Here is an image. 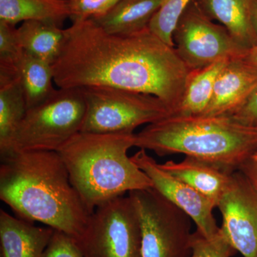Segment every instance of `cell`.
Here are the masks:
<instances>
[{
    "instance_id": "cell-1",
    "label": "cell",
    "mask_w": 257,
    "mask_h": 257,
    "mask_svg": "<svg viewBox=\"0 0 257 257\" xmlns=\"http://www.w3.org/2000/svg\"><path fill=\"white\" fill-rule=\"evenodd\" d=\"M60 88L102 86L157 96L177 107L192 72L175 47L147 28L130 35L104 31L92 19L66 29V40L52 64Z\"/></svg>"
},
{
    "instance_id": "cell-2",
    "label": "cell",
    "mask_w": 257,
    "mask_h": 257,
    "mask_svg": "<svg viewBox=\"0 0 257 257\" xmlns=\"http://www.w3.org/2000/svg\"><path fill=\"white\" fill-rule=\"evenodd\" d=\"M0 199L18 217L63 231L79 242L92 215L57 152H16L1 157Z\"/></svg>"
},
{
    "instance_id": "cell-3",
    "label": "cell",
    "mask_w": 257,
    "mask_h": 257,
    "mask_svg": "<svg viewBox=\"0 0 257 257\" xmlns=\"http://www.w3.org/2000/svg\"><path fill=\"white\" fill-rule=\"evenodd\" d=\"M135 147L160 157L182 154L232 173L257 152V126L228 116H170L135 134Z\"/></svg>"
},
{
    "instance_id": "cell-4",
    "label": "cell",
    "mask_w": 257,
    "mask_h": 257,
    "mask_svg": "<svg viewBox=\"0 0 257 257\" xmlns=\"http://www.w3.org/2000/svg\"><path fill=\"white\" fill-rule=\"evenodd\" d=\"M135 133L76 134L59 149L71 182L91 213L126 192L152 188L151 179L127 152Z\"/></svg>"
},
{
    "instance_id": "cell-5",
    "label": "cell",
    "mask_w": 257,
    "mask_h": 257,
    "mask_svg": "<svg viewBox=\"0 0 257 257\" xmlns=\"http://www.w3.org/2000/svg\"><path fill=\"white\" fill-rule=\"evenodd\" d=\"M86 102L80 88H60L30 108L1 157L16 152H57L82 128Z\"/></svg>"
},
{
    "instance_id": "cell-6",
    "label": "cell",
    "mask_w": 257,
    "mask_h": 257,
    "mask_svg": "<svg viewBox=\"0 0 257 257\" xmlns=\"http://www.w3.org/2000/svg\"><path fill=\"white\" fill-rule=\"evenodd\" d=\"M80 89L86 102L82 133H134L141 125L172 115L165 103L151 94L102 86Z\"/></svg>"
},
{
    "instance_id": "cell-7",
    "label": "cell",
    "mask_w": 257,
    "mask_h": 257,
    "mask_svg": "<svg viewBox=\"0 0 257 257\" xmlns=\"http://www.w3.org/2000/svg\"><path fill=\"white\" fill-rule=\"evenodd\" d=\"M142 229V257H192V219L152 188L133 191Z\"/></svg>"
},
{
    "instance_id": "cell-8",
    "label": "cell",
    "mask_w": 257,
    "mask_h": 257,
    "mask_svg": "<svg viewBox=\"0 0 257 257\" xmlns=\"http://www.w3.org/2000/svg\"><path fill=\"white\" fill-rule=\"evenodd\" d=\"M87 257H142V229L130 196L96 208L80 241Z\"/></svg>"
},
{
    "instance_id": "cell-9",
    "label": "cell",
    "mask_w": 257,
    "mask_h": 257,
    "mask_svg": "<svg viewBox=\"0 0 257 257\" xmlns=\"http://www.w3.org/2000/svg\"><path fill=\"white\" fill-rule=\"evenodd\" d=\"M172 37L176 51L191 70L245 57L248 50L235 41L224 26L213 23L195 0L181 16Z\"/></svg>"
},
{
    "instance_id": "cell-10",
    "label": "cell",
    "mask_w": 257,
    "mask_h": 257,
    "mask_svg": "<svg viewBox=\"0 0 257 257\" xmlns=\"http://www.w3.org/2000/svg\"><path fill=\"white\" fill-rule=\"evenodd\" d=\"M222 216L221 231L243 257H257V192L237 170L217 207Z\"/></svg>"
},
{
    "instance_id": "cell-11",
    "label": "cell",
    "mask_w": 257,
    "mask_h": 257,
    "mask_svg": "<svg viewBox=\"0 0 257 257\" xmlns=\"http://www.w3.org/2000/svg\"><path fill=\"white\" fill-rule=\"evenodd\" d=\"M131 159L151 179L157 192L188 214L198 231L207 238L217 234L220 227L213 214L216 207L209 199L164 170L147 150L140 149Z\"/></svg>"
},
{
    "instance_id": "cell-12",
    "label": "cell",
    "mask_w": 257,
    "mask_h": 257,
    "mask_svg": "<svg viewBox=\"0 0 257 257\" xmlns=\"http://www.w3.org/2000/svg\"><path fill=\"white\" fill-rule=\"evenodd\" d=\"M257 88V66L245 57L232 59L221 69L203 116H231Z\"/></svg>"
},
{
    "instance_id": "cell-13",
    "label": "cell",
    "mask_w": 257,
    "mask_h": 257,
    "mask_svg": "<svg viewBox=\"0 0 257 257\" xmlns=\"http://www.w3.org/2000/svg\"><path fill=\"white\" fill-rule=\"evenodd\" d=\"M54 229L42 227L0 210L1 257H42Z\"/></svg>"
},
{
    "instance_id": "cell-14",
    "label": "cell",
    "mask_w": 257,
    "mask_h": 257,
    "mask_svg": "<svg viewBox=\"0 0 257 257\" xmlns=\"http://www.w3.org/2000/svg\"><path fill=\"white\" fill-rule=\"evenodd\" d=\"M161 167L207 198L216 208L227 189L233 173L189 157L179 162L168 161Z\"/></svg>"
},
{
    "instance_id": "cell-15",
    "label": "cell",
    "mask_w": 257,
    "mask_h": 257,
    "mask_svg": "<svg viewBox=\"0 0 257 257\" xmlns=\"http://www.w3.org/2000/svg\"><path fill=\"white\" fill-rule=\"evenodd\" d=\"M202 11L216 20L244 48L257 45V34L252 23L254 0H195Z\"/></svg>"
},
{
    "instance_id": "cell-16",
    "label": "cell",
    "mask_w": 257,
    "mask_h": 257,
    "mask_svg": "<svg viewBox=\"0 0 257 257\" xmlns=\"http://www.w3.org/2000/svg\"><path fill=\"white\" fill-rule=\"evenodd\" d=\"M163 0H121L106 14L92 20L113 35H130L148 28Z\"/></svg>"
},
{
    "instance_id": "cell-17",
    "label": "cell",
    "mask_w": 257,
    "mask_h": 257,
    "mask_svg": "<svg viewBox=\"0 0 257 257\" xmlns=\"http://www.w3.org/2000/svg\"><path fill=\"white\" fill-rule=\"evenodd\" d=\"M70 17L65 0H0V21L15 25L21 22L42 21L62 26Z\"/></svg>"
},
{
    "instance_id": "cell-18",
    "label": "cell",
    "mask_w": 257,
    "mask_h": 257,
    "mask_svg": "<svg viewBox=\"0 0 257 257\" xmlns=\"http://www.w3.org/2000/svg\"><path fill=\"white\" fill-rule=\"evenodd\" d=\"M16 34L23 50L50 64L58 58L66 40V30L46 22H24Z\"/></svg>"
},
{
    "instance_id": "cell-19",
    "label": "cell",
    "mask_w": 257,
    "mask_h": 257,
    "mask_svg": "<svg viewBox=\"0 0 257 257\" xmlns=\"http://www.w3.org/2000/svg\"><path fill=\"white\" fill-rule=\"evenodd\" d=\"M27 110L25 94L17 74L0 72V155L9 148Z\"/></svg>"
},
{
    "instance_id": "cell-20",
    "label": "cell",
    "mask_w": 257,
    "mask_h": 257,
    "mask_svg": "<svg viewBox=\"0 0 257 257\" xmlns=\"http://www.w3.org/2000/svg\"><path fill=\"white\" fill-rule=\"evenodd\" d=\"M229 60H220L204 68L192 70L186 84L183 96L171 116L202 114L212 97L216 78Z\"/></svg>"
},
{
    "instance_id": "cell-21",
    "label": "cell",
    "mask_w": 257,
    "mask_h": 257,
    "mask_svg": "<svg viewBox=\"0 0 257 257\" xmlns=\"http://www.w3.org/2000/svg\"><path fill=\"white\" fill-rule=\"evenodd\" d=\"M15 71L23 87L28 109L46 100L57 90L52 84V64L26 51H23Z\"/></svg>"
},
{
    "instance_id": "cell-22",
    "label": "cell",
    "mask_w": 257,
    "mask_h": 257,
    "mask_svg": "<svg viewBox=\"0 0 257 257\" xmlns=\"http://www.w3.org/2000/svg\"><path fill=\"white\" fill-rule=\"evenodd\" d=\"M194 0H163L148 28L167 45L175 47L173 32L184 12Z\"/></svg>"
},
{
    "instance_id": "cell-23",
    "label": "cell",
    "mask_w": 257,
    "mask_h": 257,
    "mask_svg": "<svg viewBox=\"0 0 257 257\" xmlns=\"http://www.w3.org/2000/svg\"><path fill=\"white\" fill-rule=\"evenodd\" d=\"M192 257H231L237 251L221 228L215 236L205 237L196 230L192 235Z\"/></svg>"
},
{
    "instance_id": "cell-24",
    "label": "cell",
    "mask_w": 257,
    "mask_h": 257,
    "mask_svg": "<svg viewBox=\"0 0 257 257\" xmlns=\"http://www.w3.org/2000/svg\"><path fill=\"white\" fill-rule=\"evenodd\" d=\"M14 25L0 21V70L15 72L23 49L20 46Z\"/></svg>"
},
{
    "instance_id": "cell-25",
    "label": "cell",
    "mask_w": 257,
    "mask_h": 257,
    "mask_svg": "<svg viewBox=\"0 0 257 257\" xmlns=\"http://www.w3.org/2000/svg\"><path fill=\"white\" fill-rule=\"evenodd\" d=\"M42 257H87L78 240L54 229Z\"/></svg>"
},
{
    "instance_id": "cell-26",
    "label": "cell",
    "mask_w": 257,
    "mask_h": 257,
    "mask_svg": "<svg viewBox=\"0 0 257 257\" xmlns=\"http://www.w3.org/2000/svg\"><path fill=\"white\" fill-rule=\"evenodd\" d=\"M121 0H69L72 23L106 14Z\"/></svg>"
},
{
    "instance_id": "cell-27",
    "label": "cell",
    "mask_w": 257,
    "mask_h": 257,
    "mask_svg": "<svg viewBox=\"0 0 257 257\" xmlns=\"http://www.w3.org/2000/svg\"><path fill=\"white\" fill-rule=\"evenodd\" d=\"M229 116L240 124L246 126H256L257 88L244 104Z\"/></svg>"
},
{
    "instance_id": "cell-28",
    "label": "cell",
    "mask_w": 257,
    "mask_h": 257,
    "mask_svg": "<svg viewBox=\"0 0 257 257\" xmlns=\"http://www.w3.org/2000/svg\"><path fill=\"white\" fill-rule=\"evenodd\" d=\"M239 171L246 177L257 192V160L252 157L240 167Z\"/></svg>"
},
{
    "instance_id": "cell-29",
    "label": "cell",
    "mask_w": 257,
    "mask_h": 257,
    "mask_svg": "<svg viewBox=\"0 0 257 257\" xmlns=\"http://www.w3.org/2000/svg\"><path fill=\"white\" fill-rule=\"evenodd\" d=\"M245 58L249 61L251 63L257 66V45L248 50L247 53L245 56Z\"/></svg>"
},
{
    "instance_id": "cell-30",
    "label": "cell",
    "mask_w": 257,
    "mask_h": 257,
    "mask_svg": "<svg viewBox=\"0 0 257 257\" xmlns=\"http://www.w3.org/2000/svg\"><path fill=\"white\" fill-rule=\"evenodd\" d=\"M252 23L257 34V0H254L252 7Z\"/></svg>"
},
{
    "instance_id": "cell-31",
    "label": "cell",
    "mask_w": 257,
    "mask_h": 257,
    "mask_svg": "<svg viewBox=\"0 0 257 257\" xmlns=\"http://www.w3.org/2000/svg\"><path fill=\"white\" fill-rule=\"evenodd\" d=\"M252 158L253 159H256V160H257V152H256V153L254 154V155H253L252 157Z\"/></svg>"
},
{
    "instance_id": "cell-32",
    "label": "cell",
    "mask_w": 257,
    "mask_h": 257,
    "mask_svg": "<svg viewBox=\"0 0 257 257\" xmlns=\"http://www.w3.org/2000/svg\"><path fill=\"white\" fill-rule=\"evenodd\" d=\"M65 1H69V0H65Z\"/></svg>"
},
{
    "instance_id": "cell-33",
    "label": "cell",
    "mask_w": 257,
    "mask_h": 257,
    "mask_svg": "<svg viewBox=\"0 0 257 257\" xmlns=\"http://www.w3.org/2000/svg\"><path fill=\"white\" fill-rule=\"evenodd\" d=\"M256 126H257V125H256Z\"/></svg>"
}]
</instances>
